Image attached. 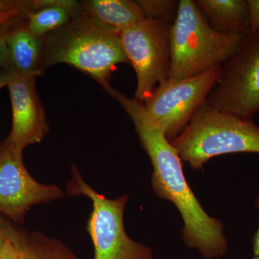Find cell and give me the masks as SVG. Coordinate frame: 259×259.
<instances>
[{
  "label": "cell",
  "instance_id": "cell-1",
  "mask_svg": "<svg viewBox=\"0 0 259 259\" xmlns=\"http://www.w3.org/2000/svg\"><path fill=\"white\" fill-rule=\"evenodd\" d=\"M134 122L136 133L153 168L151 185L159 198L170 201L183 219L182 238L189 248L197 249L204 259L222 258L228 250L223 223L211 217L191 190L175 148L164 133L151 122L143 102L114 89L110 93Z\"/></svg>",
  "mask_w": 259,
  "mask_h": 259
},
{
  "label": "cell",
  "instance_id": "cell-2",
  "mask_svg": "<svg viewBox=\"0 0 259 259\" xmlns=\"http://www.w3.org/2000/svg\"><path fill=\"white\" fill-rule=\"evenodd\" d=\"M181 161L194 171L216 156L230 153L259 154V127L253 119L221 112L204 102L187 127L170 141Z\"/></svg>",
  "mask_w": 259,
  "mask_h": 259
},
{
  "label": "cell",
  "instance_id": "cell-3",
  "mask_svg": "<svg viewBox=\"0 0 259 259\" xmlns=\"http://www.w3.org/2000/svg\"><path fill=\"white\" fill-rule=\"evenodd\" d=\"M129 63L120 35L110 33L80 14L44 38L41 69L67 64L96 80L104 89L116 65Z\"/></svg>",
  "mask_w": 259,
  "mask_h": 259
},
{
  "label": "cell",
  "instance_id": "cell-4",
  "mask_svg": "<svg viewBox=\"0 0 259 259\" xmlns=\"http://www.w3.org/2000/svg\"><path fill=\"white\" fill-rule=\"evenodd\" d=\"M246 36L216 31L195 1L180 0L171 26L169 79H189L221 66Z\"/></svg>",
  "mask_w": 259,
  "mask_h": 259
},
{
  "label": "cell",
  "instance_id": "cell-5",
  "mask_svg": "<svg viewBox=\"0 0 259 259\" xmlns=\"http://www.w3.org/2000/svg\"><path fill=\"white\" fill-rule=\"evenodd\" d=\"M71 175L66 194L84 196L92 202L86 230L93 242V259H153L151 248L134 241L126 233L124 213L128 196L107 198L85 182L76 165L71 166Z\"/></svg>",
  "mask_w": 259,
  "mask_h": 259
},
{
  "label": "cell",
  "instance_id": "cell-6",
  "mask_svg": "<svg viewBox=\"0 0 259 259\" xmlns=\"http://www.w3.org/2000/svg\"><path fill=\"white\" fill-rule=\"evenodd\" d=\"M172 24L146 18L120 34L129 63L136 71L135 97L144 102L158 84L169 79L171 66Z\"/></svg>",
  "mask_w": 259,
  "mask_h": 259
},
{
  "label": "cell",
  "instance_id": "cell-7",
  "mask_svg": "<svg viewBox=\"0 0 259 259\" xmlns=\"http://www.w3.org/2000/svg\"><path fill=\"white\" fill-rule=\"evenodd\" d=\"M205 104L247 118L259 113V30L245 37L221 65Z\"/></svg>",
  "mask_w": 259,
  "mask_h": 259
},
{
  "label": "cell",
  "instance_id": "cell-8",
  "mask_svg": "<svg viewBox=\"0 0 259 259\" xmlns=\"http://www.w3.org/2000/svg\"><path fill=\"white\" fill-rule=\"evenodd\" d=\"M221 69L219 66L189 79H168L158 84L143 102L150 120L163 131L168 141L187 127L192 116L205 102Z\"/></svg>",
  "mask_w": 259,
  "mask_h": 259
},
{
  "label": "cell",
  "instance_id": "cell-9",
  "mask_svg": "<svg viewBox=\"0 0 259 259\" xmlns=\"http://www.w3.org/2000/svg\"><path fill=\"white\" fill-rule=\"evenodd\" d=\"M23 151L4 141L0 145V214L23 223L33 206L64 198L60 187L37 182L29 173Z\"/></svg>",
  "mask_w": 259,
  "mask_h": 259
},
{
  "label": "cell",
  "instance_id": "cell-10",
  "mask_svg": "<svg viewBox=\"0 0 259 259\" xmlns=\"http://www.w3.org/2000/svg\"><path fill=\"white\" fill-rule=\"evenodd\" d=\"M7 70L13 125L5 141L23 152L27 146L41 142L49 132L45 110L35 85V79L40 74H20Z\"/></svg>",
  "mask_w": 259,
  "mask_h": 259
},
{
  "label": "cell",
  "instance_id": "cell-11",
  "mask_svg": "<svg viewBox=\"0 0 259 259\" xmlns=\"http://www.w3.org/2000/svg\"><path fill=\"white\" fill-rule=\"evenodd\" d=\"M81 15L102 30L120 35L131 25L146 18L138 1L89 0L81 3Z\"/></svg>",
  "mask_w": 259,
  "mask_h": 259
},
{
  "label": "cell",
  "instance_id": "cell-12",
  "mask_svg": "<svg viewBox=\"0 0 259 259\" xmlns=\"http://www.w3.org/2000/svg\"><path fill=\"white\" fill-rule=\"evenodd\" d=\"M8 51L7 69L20 74H41L44 38L37 37L27 28L25 23L14 24L6 37Z\"/></svg>",
  "mask_w": 259,
  "mask_h": 259
},
{
  "label": "cell",
  "instance_id": "cell-13",
  "mask_svg": "<svg viewBox=\"0 0 259 259\" xmlns=\"http://www.w3.org/2000/svg\"><path fill=\"white\" fill-rule=\"evenodd\" d=\"M195 3L216 31L249 35L250 13L246 0H197Z\"/></svg>",
  "mask_w": 259,
  "mask_h": 259
},
{
  "label": "cell",
  "instance_id": "cell-14",
  "mask_svg": "<svg viewBox=\"0 0 259 259\" xmlns=\"http://www.w3.org/2000/svg\"><path fill=\"white\" fill-rule=\"evenodd\" d=\"M81 13L80 3L68 0H37L26 15L25 25L37 37L44 38L72 21Z\"/></svg>",
  "mask_w": 259,
  "mask_h": 259
},
{
  "label": "cell",
  "instance_id": "cell-15",
  "mask_svg": "<svg viewBox=\"0 0 259 259\" xmlns=\"http://www.w3.org/2000/svg\"><path fill=\"white\" fill-rule=\"evenodd\" d=\"M20 244L25 259H79L69 246L41 232L21 229Z\"/></svg>",
  "mask_w": 259,
  "mask_h": 259
},
{
  "label": "cell",
  "instance_id": "cell-16",
  "mask_svg": "<svg viewBox=\"0 0 259 259\" xmlns=\"http://www.w3.org/2000/svg\"><path fill=\"white\" fill-rule=\"evenodd\" d=\"M146 18L173 23L178 11L179 2L175 0H139Z\"/></svg>",
  "mask_w": 259,
  "mask_h": 259
},
{
  "label": "cell",
  "instance_id": "cell-17",
  "mask_svg": "<svg viewBox=\"0 0 259 259\" xmlns=\"http://www.w3.org/2000/svg\"><path fill=\"white\" fill-rule=\"evenodd\" d=\"M35 8V1L0 0V18L18 22Z\"/></svg>",
  "mask_w": 259,
  "mask_h": 259
},
{
  "label": "cell",
  "instance_id": "cell-18",
  "mask_svg": "<svg viewBox=\"0 0 259 259\" xmlns=\"http://www.w3.org/2000/svg\"><path fill=\"white\" fill-rule=\"evenodd\" d=\"M20 231L17 228L14 235L6 242L0 253V259H25L20 244Z\"/></svg>",
  "mask_w": 259,
  "mask_h": 259
},
{
  "label": "cell",
  "instance_id": "cell-19",
  "mask_svg": "<svg viewBox=\"0 0 259 259\" xmlns=\"http://www.w3.org/2000/svg\"><path fill=\"white\" fill-rule=\"evenodd\" d=\"M16 230L17 228L7 221L4 216L0 214V253L6 242L14 235Z\"/></svg>",
  "mask_w": 259,
  "mask_h": 259
},
{
  "label": "cell",
  "instance_id": "cell-20",
  "mask_svg": "<svg viewBox=\"0 0 259 259\" xmlns=\"http://www.w3.org/2000/svg\"><path fill=\"white\" fill-rule=\"evenodd\" d=\"M14 24L0 27V68L3 67L7 69L8 67V51L7 48L6 37L8 30Z\"/></svg>",
  "mask_w": 259,
  "mask_h": 259
},
{
  "label": "cell",
  "instance_id": "cell-21",
  "mask_svg": "<svg viewBox=\"0 0 259 259\" xmlns=\"http://www.w3.org/2000/svg\"><path fill=\"white\" fill-rule=\"evenodd\" d=\"M250 13V28L249 35L259 30V0H248Z\"/></svg>",
  "mask_w": 259,
  "mask_h": 259
},
{
  "label": "cell",
  "instance_id": "cell-22",
  "mask_svg": "<svg viewBox=\"0 0 259 259\" xmlns=\"http://www.w3.org/2000/svg\"><path fill=\"white\" fill-rule=\"evenodd\" d=\"M255 207L258 209L259 212V194L255 199ZM252 243H253V250L254 256L259 257V226L258 229H257L256 232H255L254 236L253 237Z\"/></svg>",
  "mask_w": 259,
  "mask_h": 259
},
{
  "label": "cell",
  "instance_id": "cell-23",
  "mask_svg": "<svg viewBox=\"0 0 259 259\" xmlns=\"http://www.w3.org/2000/svg\"><path fill=\"white\" fill-rule=\"evenodd\" d=\"M8 73L6 68H0V89L8 84Z\"/></svg>",
  "mask_w": 259,
  "mask_h": 259
},
{
  "label": "cell",
  "instance_id": "cell-24",
  "mask_svg": "<svg viewBox=\"0 0 259 259\" xmlns=\"http://www.w3.org/2000/svg\"><path fill=\"white\" fill-rule=\"evenodd\" d=\"M15 23H17V22L11 21V20L0 18V27L5 26V25H13V24Z\"/></svg>",
  "mask_w": 259,
  "mask_h": 259
},
{
  "label": "cell",
  "instance_id": "cell-25",
  "mask_svg": "<svg viewBox=\"0 0 259 259\" xmlns=\"http://www.w3.org/2000/svg\"><path fill=\"white\" fill-rule=\"evenodd\" d=\"M252 259H259V257H255V256H254V257H253V258H252Z\"/></svg>",
  "mask_w": 259,
  "mask_h": 259
}]
</instances>
